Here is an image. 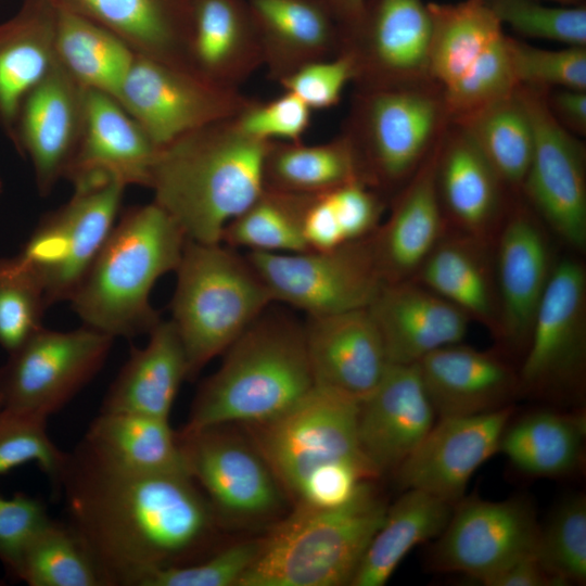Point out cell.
<instances>
[{
	"mask_svg": "<svg viewBox=\"0 0 586 586\" xmlns=\"http://www.w3.org/2000/svg\"><path fill=\"white\" fill-rule=\"evenodd\" d=\"M56 488L107 586H140L157 570L206 557L215 511L188 474L126 470L81 441Z\"/></svg>",
	"mask_w": 586,
	"mask_h": 586,
	"instance_id": "cell-1",
	"label": "cell"
},
{
	"mask_svg": "<svg viewBox=\"0 0 586 586\" xmlns=\"http://www.w3.org/2000/svg\"><path fill=\"white\" fill-rule=\"evenodd\" d=\"M271 141L246 135L234 117L187 132L160 148L149 188L187 239L221 242L227 225L265 189Z\"/></svg>",
	"mask_w": 586,
	"mask_h": 586,
	"instance_id": "cell-2",
	"label": "cell"
},
{
	"mask_svg": "<svg viewBox=\"0 0 586 586\" xmlns=\"http://www.w3.org/2000/svg\"><path fill=\"white\" fill-rule=\"evenodd\" d=\"M187 237L154 201L114 225L69 301L84 326L113 339L133 337L161 320L150 303L156 281L175 271Z\"/></svg>",
	"mask_w": 586,
	"mask_h": 586,
	"instance_id": "cell-3",
	"label": "cell"
},
{
	"mask_svg": "<svg viewBox=\"0 0 586 586\" xmlns=\"http://www.w3.org/2000/svg\"><path fill=\"white\" fill-rule=\"evenodd\" d=\"M267 310L222 353L218 369L200 386L181 431L263 424L314 387L303 323Z\"/></svg>",
	"mask_w": 586,
	"mask_h": 586,
	"instance_id": "cell-4",
	"label": "cell"
},
{
	"mask_svg": "<svg viewBox=\"0 0 586 586\" xmlns=\"http://www.w3.org/2000/svg\"><path fill=\"white\" fill-rule=\"evenodd\" d=\"M386 509L370 481L343 506H296L260 539L239 586L351 585Z\"/></svg>",
	"mask_w": 586,
	"mask_h": 586,
	"instance_id": "cell-5",
	"label": "cell"
},
{
	"mask_svg": "<svg viewBox=\"0 0 586 586\" xmlns=\"http://www.w3.org/2000/svg\"><path fill=\"white\" fill-rule=\"evenodd\" d=\"M169 319L194 377L273 303L246 255L222 242L187 239L175 270Z\"/></svg>",
	"mask_w": 586,
	"mask_h": 586,
	"instance_id": "cell-6",
	"label": "cell"
},
{
	"mask_svg": "<svg viewBox=\"0 0 586 586\" xmlns=\"http://www.w3.org/2000/svg\"><path fill=\"white\" fill-rule=\"evenodd\" d=\"M449 124L442 91L432 80L357 90L343 135L364 181L378 191L403 187Z\"/></svg>",
	"mask_w": 586,
	"mask_h": 586,
	"instance_id": "cell-7",
	"label": "cell"
},
{
	"mask_svg": "<svg viewBox=\"0 0 586 586\" xmlns=\"http://www.w3.org/2000/svg\"><path fill=\"white\" fill-rule=\"evenodd\" d=\"M428 9L432 21L428 75L442 91L450 122L518 88L508 36L486 0L430 2Z\"/></svg>",
	"mask_w": 586,
	"mask_h": 586,
	"instance_id": "cell-8",
	"label": "cell"
},
{
	"mask_svg": "<svg viewBox=\"0 0 586 586\" xmlns=\"http://www.w3.org/2000/svg\"><path fill=\"white\" fill-rule=\"evenodd\" d=\"M72 182L69 201L40 220L18 253L41 283L48 306L69 301L116 224L127 187L105 174Z\"/></svg>",
	"mask_w": 586,
	"mask_h": 586,
	"instance_id": "cell-9",
	"label": "cell"
},
{
	"mask_svg": "<svg viewBox=\"0 0 586 586\" xmlns=\"http://www.w3.org/2000/svg\"><path fill=\"white\" fill-rule=\"evenodd\" d=\"M358 402L315 386L273 420L251 425L254 445L277 481L293 498L303 481L320 467L352 461L378 473L358 442Z\"/></svg>",
	"mask_w": 586,
	"mask_h": 586,
	"instance_id": "cell-10",
	"label": "cell"
},
{
	"mask_svg": "<svg viewBox=\"0 0 586 586\" xmlns=\"http://www.w3.org/2000/svg\"><path fill=\"white\" fill-rule=\"evenodd\" d=\"M245 255L273 303L300 309L306 317L368 307L384 283L371 235L326 251L246 252Z\"/></svg>",
	"mask_w": 586,
	"mask_h": 586,
	"instance_id": "cell-11",
	"label": "cell"
},
{
	"mask_svg": "<svg viewBox=\"0 0 586 586\" xmlns=\"http://www.w3.org/2000/svg\"><path fill=\"white\" fill-rule=\"evenodd\" d=\"M113 341L87 326L71 331L41 328L0 367L1 407L49 418L97 375Z\"/></svg>",
	"mask_w": 586,
	"mask_h": 586,
	"instance_id": "cell-12",
	"label": "cell"
},
{
	"mask_svg": "<svg viewBox=\"0 0 586 586\" xmlns=\"http://www.w3.org/2000/svg\"><path fill=\"white\" fill-rule=\"evenodd\" d=\"M531 119L533 154L521 192L528 207L574 250L586 245V164L582 142L551 115L545 90L518 86Z\"/></svg>",
	"mask_w": 586,
	"mask_h": 586,
	"instance_id": "cell-13",
	"label": "cell"
},
{
	"mask_svg": "<svg viewBox=\"0 0 586 586\" xmlns=\"http://www.w3.org/2000/svg\"><path fill=\"white\" fill-rule=\"evenodd\" d=\"M586 365V268L573 257L556 260L533 319L520 391L564 393L581 386Z\"/></svg>",
	"mask_w": 586,
	"mask_h": 586,
	"instance_id": "cell-14",
	"label": "cell"
},
{
	"mask_svg": "<svg viewBox=\"0 0 586 586\" xmlns=\"http://www.w3.org/2000/svg\"><path fill=\"white\" fill-rule=\"evenodd\" d=\"M117 101L162 148L202 126L235 117L251 99L136 53Z\"/></svg>",
	"mask_w": 586,
	"mask_h": 586,
	"instance_id": "cell-15",
	"label": "cell"
},
{
	"mask_svg": "<svg viewBox=\"0 0 586 586\" xmlns=\"http://www.w3.org/2000/svg\"><path fill=\"white\" fill-rule=\"evenodd\" d=\"M540 525L526 500L461 499L436 539L431 565L469 575L484 584L524 556L535 552Z\"/></svg>",
	"mask_w": 586,
	"mask_h": 586,
	"instance_id": "cell-16",
	"label": "cell"
},
{
	"mask_svg": "<svg viewBox=\"0 0 586 586\" xmlns=\"http://www.w3.org/2000/svg\"><path fill=\"white\" fill-rule=\"evenodd\" d=\"M190 477L214 511L239 520L273 514L283 489L254 444L227 425L178 433Z\"/></svg>",
	"mask_w": 586,
	"mask_h": 586,
	"instance_id": "cell-17",
	"label": "cell"
},
{
	"mask_svg": "<svg viewBox=\"0 0 586 586\" xmlns=\"http://www.w3.org/2000/svg\"><path fill=\"white\" fill-rule=\"evenodd\" d=\"M432 21L423 0H365L361 16L341 41L354 63L357 90L430 79Z\"/></svg>",
	"mask_w": 586,
	"mask_h": 586,
	"instance_id": "cell-18",
	"label": "cell"
},
{
	"mask_svg": "<svg viewBox=\"0 0 586 586\" xmlns=\"http://www.w3.org/2000/svg\"><path fill=\"white\" fill-rule=\"evenodd\" d=\"M494 241L499 298L495 337L509 349L525 351L557 259L545 225L528 205L515 203L507 209Z\"/></svg>",
	"mask_w": 586,
	"mask_h": 586,
	"instance_id": "cell-19",
	"label": "cell"
},
{
	"mask_svg": "<svg viewBox=\"0 0 586 586\" xmlns=\"http://www.w3.org/2000/svg\"><path fill=\"white\" fill-rule=\"evenodd\" d=\"M512 411L507 406L480 415L440 418L395 470L402 488L424 491L456 505L474 472L499 450Z\"/></svg>",
	"mask_w": 586,
	"mask_h": 586,
	"instance_id": "cell-20",
	"label": "cell"
},
{
	"mask_svg": "<svg viewBox=\"0 0 586 586\" xmlns=\"http://www.w3.org/2000/svg\"><path fill=\"white\" fill-rule=\"evenodd\" d=\"M86 88L56 61L49 75L26 97L16 122L13 145L28 156L40 195L65 178L84 124Z\"/></svg>",
	"mask_w": 586,
	"mask_h": 586,
	"instance_id": "cell-21",
	"label": "cell"
},
{
	"mask_svg": "<svg viewBox=\"0 0 586 586\" xmlns=\"http://www.w3.org/2000/svg\"><path fill=\"white\" fill-rule=\"evenodd\" d=\"M303 327L315 386L358 403L378 386L390 361L368 307L307 316Z\"/></svg>",
	"mask_w": 586,
	"mask_h": 586,
	"instance_id": "cell-22",
	"label": "cell"
},
{
	"mask_svg": "<svg viewBox=\"0 0 586 586\" xmlns=\"http://www.w3.org/2000/svg\"><path fill=\"white\" fill-rule=\"evenodd\" d=\"M436 417L417 364H390L378 386L359 402L360 450L379 476L395 471L429 433Z\"/></svg>",
	"mask_w": 586,
	"mask_h": 586,
	"instance_id": "cell-23",
	"label": "cell"
},
{
	"mask_svg": "<svg viewBox=\"0 0 586 586\" xmlns=\"http://www.w3.org/2000/svg\"><path fill=\"white\" fill-rule=\"evenodd\" d=\"M444 132L399 190L388 217L371 234L372 251L384 283L411 279L447 232L436 177Z\"/></svg>",
	"mask_w": 586,
	"mask_h": 586,
	"instance_id": "cell-24",
	"label": "cell"
},
{
	"mask_svg": "<svg viewBox=\"0 0 586 586\" xmlns=\"http://www.w3.org/2000/svg\"><path fill=\"white\" fill-rule=\"evenodd\" d=\"M368 309L390 364L413 365L441 347L461 343L471 322L456 306L412 279L383 283Z\"/></svg>",
	"mask_w": 586,
	"mask_h": 586,
	"instance_id": "cell-25",
	"label": "cell"
},
{
	"mask_svg": "<svg viewBox=\"0 0 586 586\" xmlns=\"http://www.w3.org/2000/svg\"><path fill=\"white\" fill-rule=\"evenodd\" d=\"M417 366L440 418L473 416L507 407L520 391L518 372L507 361L460 343L430 353Z\"/></svg>",
	"mask_w": 586,
	"mask_h": 586,
	"instance_id": "cell-26",
	"label": "cell"
},
{
	"mask_svg": "<svg viewBox=\"0 0 586 586\" xmlns=\"http://www.w3.org/2000/svg\"><path fill=\"white\" fill-rule=\"evenodd\" d=\"M450 124L442 139L436 171L445 217L460 232L494 241L507 212V188L469 136Z\"/></svg>",
	"mask_w": 586,
	"mask_h": 586,
	"instance_id": "cell-27",
	"label": "cell"
},
{
	"mask_svg": "<svg viewBox=\"0 0 586 586\" xmlns=\"http://www.w3.org/2000/svg\"><path fill=\"white\" fill-rule=\"evenodd\" d=\"M49 1L114 33L137 54L192 72L189 44L198 0Z\"/></svg>",
	"mask_w": 586,
	"mask_h": 586,
	"instance_id": "cell-28",
	"label": "cell"
},
{
	"mask_svg": "<svg viewBox=\"0 0 586 586\" xmlns=\"http://www.w3.org/2000/svg\"><path fill=\"white\" fill-rule=\"evenodd\" d=\"M158 151L115 98L86 89L81 137L65 178L105 174L126 186L149 188Z\"/></svg>",
	"mask_w": 586,
	"mask_h": 586,
	"instance_id": "cell-29",
	"label": "cell"
},
{
	"mask_svg": "<svg viewBox=\"0 0 586 586\" xmlns=\"http://www.w3.org/2000/svg\"><path fill=\"white\" fill-rule=\"evenodd\" d=\"M189 64L202 79L230 90H240L264 65L249 0H198Z\"/></svg>",
	"mask_w": 586,
	"mask_h": 586,
	"instance_id": "cell-30",
	"label": "cell"
},
{
	"mask_svg": "<svg viewBox=\"0 0 586 586\" xmlns=\"http://www.w3.org/2000/svg\"><path fill=\"white\" fill-rule=\"evenodd\" d=\"M56 20L49 0H24L0 23V127L11 142L24 100L56 64Z\"/></svg>",
	"mask_w": 586,
	"mask_h": 586,
	"instance_id": "cell-31",
	"label": "cell"
},
{
	"mask_svg": "<svg viewBox=\"0 0 586 586\" xmlns=\"http://www.w3.org/2000/svg\"><path fill=\"white\" fill-rule=\"evenodd\" d=\"M411 279L496 335L499 298L494 241L460 231L454 234L446 232Z\"/></svg>",
	"mask_w": 586,
	"mask_h": 586,
	"instance_id": "cell-32",
	"label": "cell"
},
{
	"mask_svg": "<svg viewBox=\"0 0 586 586\" xmlns=\"http://www.w3.org/2000/svg\"><path fill=\"white\" fill-rule=\"evenodd\" d=\"M264 65L277 82L340 53L337 25L322 0H249Z\"/></svg>",
	"mask_w": 586,
	"mask_h": 586,
	"instance_id": "cell-33",
	"label": "cell"
},
{
	"mask_svg": "<svg viewBox=\"0 0 586 586\" xmlns=\"http://www.w3.org/2000/svg\"><path fill=\"white\" fill-rule=\"evenodd\" d=\"M186 353L170 320H160L143 348H132L102 402L101 412H126L169 419L183 380Z\"/></svg>",
	"mask_w": 586,
	"mask_h": 586,
	"instance_id": "cell-34",
	"label": "cell"
},
{
	"mask_svg": "<svg viewBox=\"0 0 586 586\" xmlns=\"http://www.w3.org/2000/svg\"><path fill=\"white\" fill-rule=\"evenodd\" d=\"M454 507L424 491L405 489L387 507L351 585L383 586L413 547L440 536Z\"/></svg>",
	"mask_w": 586,
	"mask_h": 586,
	"instance_id": "cell-35",
	"label": "cell"
},
{
	"mask_svg": "<svg viewBox=\"0 0 586 586\" xmlns=\"http://www.w3.org/2000/svg\"><path fill=\"white\" fill-rule=\"evenodd\" d=\"M82 442L106 461L126 470L189 475L178 433L169 419L100 411Z\"/></svg>",
	"mask_w": 586,
	"mask_h": 586,
	"instance_id": "cell-36",
	"label": "cell"
},
{
	"mask_svg": "<svg viewBox=\"0 0 586 586\" xmlns=\"http://www.w3.org/2000/svg\"><path fill=\"white\" fill-rule=\"evenodd\" d=\"M585 436L584 415L542 410L509 421L498 451L525 474L564 476L579 467Z\"/></svg>",
	"mask_w": 586,
	"mask_h": 586,
	"instance_id": "cell-37",
	"label": "cell"
},
{
	"mask_svg": "<svg viewBox=\"0 0 586 586\" xmlns=\"http://www.w3.org/2000/svg\"><path fill=\"white\" fill-rule=\"evenodd\" d=\"M58 10V63L84 88L117 100L136 52L117 35L90 20Z\"/></svg>",
	"mask_w": 586,
	"mask_h": 586,
	"instance_id": "cell-38",
	"label": "cell"
},
{
	"mask_svg": "<svg viewBox=\"0 0 586 586\" xmlns=\"http://www.w3.org/2000/svg\"><path fill=\"white\" fill-rule=\"evenodd\" d=\"M355 180L364 181L360 165L343 133L315 145L271 141L266 153L264 183L268 189L316 195Z\"/></svg>",
	"mask_w": 586,
	"mask_h": 586,
	"instance_id": "cell-39",
	"label": "cell"
},
{
	"mask_svg": "<svg viewBox=\"0 0 586 586\" xmlns=\"http://www.w3.org/2000/svg\"><path fill=\"white\" fill-rule=\"evenodd\" d=\"M450 123L469 136L507 189L521 191L533 154L534 137L531 119L517 89Z\"/></svg>",
	"mask_w": 586,
	"mask_h": 586,
	"instance_id": "cell-40",
	"label": "cell"
},
{
	"mask_svg": "<svg viewBox=\"0 0 586 586\" xmlns=\"http://www.w3.org/2000/svg\"><path fill=\"white\" fill-rule=\"evenodd\" d=\"M382 195L361 180L311 195L303 234L308 250H332L370 237L381 224Z\"/></svg>",
	"mask_w": 586,
	"mask_h": 586,
	"instance_id": "cell-41",
	"label": "cell"
},
{
	"mask_svg": "<svg viewBox=\"0 0 586 586\" xmlns=\"http://www.w3.org/2000/svg\"><path fill=\"white\" fill-rule=\"evenodd\" d=\"M16 579L28 586H107L79 534L52 518L27 545Z\"/></svg>",
	"mask_w": 586,
	"mask_h": 586,
	"instance_id": "cell-42",
	"label": "cell"
},
{
	"mask_svg": "<svg viewBox=\"0 0 586 586\" xmlns=\"http://www.w3.org/2000/svg\"><path fill=\"white\" fill-rule=\"evenodd\" d=\"M310 196L265 188L247 208L227 225L221 242L247 252L307 251L303 220Z\"/></svg>",
	"mask_w": 586,
	"mask_h": 586,
	"instance_id": "cell-43",
	"label": "cell"
},
{
	"mask_svg": "<svg viewBox=\"0 0 586 586\" xmlns=\"http://www.w3.org/2000/svg\"><path fill=\"white\" fill-rule=\"evenodd\" d=\"M536 556L560 584L586 581V499L565 498L540 526Z\"/></svg>",
	"mask_w": 586,
	"mask_h": 586,
	"instance_id": "cell-44",
	"label": "cell"
},
{
	"mask_svg": "<svg viewBox=\"0 0 586 586\" xmlns=\"http://www.w3.org/2000/svg\"><path fill=\"white\" fill-rule=\"evenodd\" d=\"M48 307L41 283L22 257H0V346L11 353L25 343L43 328Z\"/></svg>",
	"mask_w": 586,
	"mask_h": 586,
	"instance_id": "cell-45",
	"label": "cell"
},
{
	"mask_svg": "<svg viewBox=\"0 0 586 586\" xmlns=\"http://www.w3.org/2000/svg\"><path fill=\"white\" fill-rule=\"evenodd\" d=\"M48 417L0 407V475L34 462L58 485L67 453L49 436Z\"/></svg>",
	"mask_w": 586,
	"mask_h": 586,
	"instance_id": "cell-46",
	"label": "cell"
},
{
	"mask_svg": "<svg viewBox=\"0 0 586 586\" xmlns=\"http://www.w3.org/2000/svg\"><path fill=\"white\" fill-rule=\"evenodd\" d=\"M507 49L519 86L586 90V47L548 50L507 37Z\"/></svg>",
	"mask_w": 586,
	"mask_h": 586,
	"instance_id": "cell-47",
	"label": "cell"
},
{
	"mask_svg": "<svg viewBox=\"0 0 586 586\" xmlns=\"http://www.w3.org/2000/svg\"><path fill=\"white\" fill-rule=\"evenodd\" d=\"M501 24L532 38L586 47V9L548 7L535 0H486Z\"/></svg>",
	"mask_w": 586,
	"mask_h": 586,
	"instance_id": "cell-48",
	"label": "cell"
},
{
	"mask_svg": "<svg viewBox=\"0 0 586 586\" xmlns=\"http://www.w3.org/2000/svg\"><path fill=\"white\" fill-rule=\"evenodd\" d=\"M259 548L260 539L238 542L194 563L157 570L140 586H239Z\"/></svg>",
	"mask_w": 586,
	"mask_h": 586,
	"instance_id": "cell-49",
	"label": "cell"
},
{
	"mask_svg": "<svg viewBox=\"0 0 586 586\" xmlns=\"http://www.w3.org/2000/svg\"><path fill=\"white\" fill-rule=\"evenodd\" d=\"M234 120L253 138L297 142L310 125L311 110L296 95L284 91L267 102L251 99Z\"/></svg>",
	"mask_w": 586,
	"mask_h": 586,
	"instance_id": "cell-50",
	"label": "cell"
},
{
	"mask_svg": "<svg viewBox=\"0 0 586 586\" xmlns=\"http://www.w3.org/2000/svg\"><path fill=\"white\" fill-rule=\"evenodd\" d=\"M50 519L39 497L23 492L5 497L0 493V562L12 577L16 578L27 545Z\"/></svg>",
	"mask_w": 586,
	"mask_h": 586,
	"instance_id": "cell-51",
	"label": "cell"
},
{
	"mask_svg": "<svg viewBox=\"0 0 586 586\" xmlns=\"http://www.w3.org/2000/svg\"><path fill=\"white\" fill-rule=\"evenodd\" d=\"M354 77L353 60L347 53L341 52L333 58L304 65L278 82L311 111L329 110L339 104L345 86Z\"/></svg>",
	"mask_w": 586,
	"mask_h": 586,
	"instance_id": "cell-52",
	"label": "cell"
},
{
	"mask_svg": "<svg viewBox=\"0 0 586 586\" xmlns=\"http://www.w3.org/2000/svg\"><path fill=\"white\" fill-rule=\"evenodd\" d=\"M378 477L368 468L352 461H335L313 471L301 484L297 506L335 508L347 504L360 486Z\"/></svg>",
	"mask_w": 586,
	"mask_h": 586,
	"instance_id": "cell-53",
	"label": "cell"
},
{
	"mask_svg": "<svg viewBox=\"0 0 586 586\" xmlns=\"http://www.w3.org/2000/svg\"><path fill=\"white\" fill-rule=\"evenodd\" d=\"M545 101L551 115L566 130L578 136L586 133V90L548 89Z\"/></svg>",
	"mask_w": 586,
	"mask_h": 586,
	"instance_id": "cell-54",
	"label": "cell"
},
{
	"mask_svg": "<svg viewBox=\"0 0 586 586\" xmlns=\"http://www.w3.org/2000/svg\"><path fill=\"white\" fill-rule=\"evenodd\" d=\"M486 586H562L540 563L536 552L517 560L486 581Z\"/></svg>",
	"mask_w": 586,
	"mask_h": 586,
	"instance_id": "cell-55",
	"label": "cell"
},
{
	"mask_svg": "<svg viewBox=\"0 0 586 586\" xmlns=\"http://www.w3.org/2000/svg\"><path fill=\"white\" fill-rule=\"evenodd\" d=\"M334 18L341 38L349 34L357 25L365 5V0H322Z\"/></svg>",
	"mask_w": 586,
	"mask_h": 586,
	"instance_id": "cell-56",
	"label": "cell"
},
{
	"mask_svg": "<svg viewBox=\"0 0 586 586\" xmlns=\"http://www.w3.org/2000/svg\"><path fill=\"white\" fill-rule=\"evenodd\" d=\"M552 1H557L562 4L572 5V4H579L582 0H552Z\"/></svg>",
	"mask_w": 586,
	"mask_h": 586,
	"instance_id": "cell-57",
	"label": "cell"
},
{
	"mask_svg": "<svg viewBox=\"0 0 586 586\" xmlns=\"http://www.w3.org/2000/svg\"><path fill=\"white\" fill-rule=\"evenodd\" d=\"M1 191H2V180L0 178V193H1Z\"/></svg>",
	"mask_w": 586,
	"mask_h": 586,
	"instance_id": "cell-58",
	"label": "cell"
},
{
	"mask_svg": "<svg viewBox=\"0 0 586 586\" xmlns=\"http://www.w3.org/2000/svg\"><path fill=\"white\" fill-rule=\"evenodd\" d=\"M0 407H1V404H0Z\"/></svg>",
	"mask_w": 586,
	"mask_h": 586,
	"instance_id": "cell-59",
	"label": "cell"
}]
</instances>
